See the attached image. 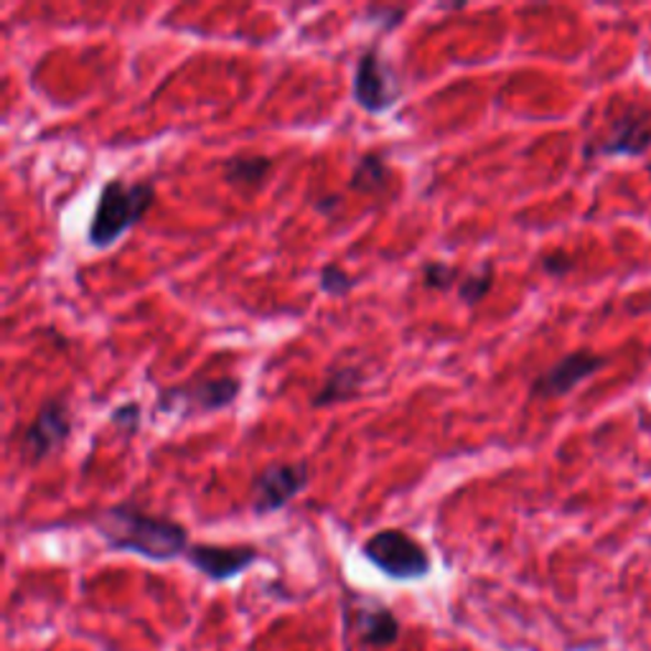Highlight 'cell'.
<instances>
[{"instance_id": "6da1fadb", "label": "cell", "mask_w": 651, "mask_h": 651, "mask_svg": "<svg viewBox=\"0 0 651 651\" xmlns=\"http://www.w3.org/2000/svg\"><path fill=\"white\" fill-rule=\"evenodd\" d=\"M95 530L105 540L107 550L138 555L151 563H171L192 547L184 524L171 517L145 512L130 501L97 512Z\"/></svg>"}, {"instance_id": "7a4b0ae2", "label": "cell", "mask_w": 651, "mask_h": 651, "mask_svg": "<svg viewBox=\"0 0 651 651\" xmlns=\"http://www.w3.org/2000/svg\"><path fill=\"white\" fill-rule=\"evenodd\" d=\"M155 204V186L151 181L110 178L97 196L87 240L95 250H107L122 240L130 229L148 217Z\"/></svg>"}, {"instance_id": "3957f363", "label": "cell", "mask_w": 651, "mask_h": 651, "mask_svg": "<svg viewBox=\"0 0 651 651\" xmlns=\"http://www.w3.org/2000/svg\"><path fill=\"white\" fill-rule=\"evenodd\" d=\"M361 555L369 565L394 583L423 581L433 571L427 550L402 530H379L361 545Z\"/></svg>"}, {"instance_id": "277c9868", "label": "cell", "mask_w": 651, "mask_h": 651, "mask_svg": "<svg viewBox=\"0 0 651 651\" xmlns=\"http://www.w3.org/2000/svg\"><path fill=\"white\" fill-rule=\"evenodd\" d=\"M242 379L235 375L219 377H196L192 382L173 384L159 392L155 410L176 417H196L211 415V412L227 410L240 398Z\"/></svg>"}, {"instance_id": "5b68a950", "label": "cell", "mask_w": 651, "mask_h": 651, "mask_svg": "<svg viewBox=\"0 0 651 651\" xmlns=\"http://www.w3.org/2000/svg\"><path fill=\"white\" fill-rule=\"evenodd\" d=\"M402 93H405L402 82L390 64L384 62V56L379 54V46L365 48L359 54L351 79L354 102L369 115H382L400 102Z\"/></svg>"}, {"instance_id": "8992f818", "label": "cell", "mask_w": 651, "mask_h": 651, "mask_svg": "<svg viewBox=\"0 0 651 651\" xmlns=\"http://www.w3.org/2000/svg\"><path fill=\"white\" fill-rule=\"evenodd\" d=\"M346 598L349 600L344 604V626L361 649L375 651L398 644L402 623L390 606L372 596H359V593H349Z\"/></svg>"}, {"instance_id": "52a82bcc", "label": "cell", "mask_w": 651, "mask_h": 651, "mask_svg": "<svg viewBox=\"0 0 651 651\" xmlns=\"http://www.w3.org/2000/svg\"><path fill=\"white\" fill-rule=\"evenodd\" d=\"M74 417L67 398H48L39 405L36 415L21 435V453L29 464H41L59 453L72 438Z\"/></svg>"}, {"instance_id": "ba28073f", "label": "cell", "mask_w": 651, "mask_h": 651, "mask_svg": "<svg viewBox=\"0 0 651 651\" xmlns=\"http://www.w3.org/2000/svg\"><path fill=\"white\" fill-rule=\"evenodd\" d=\"M651 148V115L626 107L604 135L585 143V159H641Z\"/></svg>"}, {"instance_id": "9c48e42d", "label": "cell", "mask_w": 651, "mask_h": 651, "mask_svg": "<svg viewBox=\"0 0 651 651\" xmlns=\"http://www.w3.org/2000/svg\"><path fill=\"white\" fill-rule=\"evenodd\" d=\"M311 484V468L306 460H285L270 464L252 479L250 507L254 514H275L285 509L295 497H301Z\"/></svg>"}, {"instance_id": "30bf717a", "label": "cell", "mask_w": 651, "mask_h": 651, "mask_svg": "<svg viewBox=\"0 0 651 651\" xmlns=\"http://www.w3.org/2000/svg\"><path fill=\"white\" fill-rule=\"evenodd\" d=\"M608 365L606 357L590 351V349H578L565 354L563 359H557L555 365H550L545 372H540L532 379L530 394L534 400H557L571 394L575 387L588 382L593 375H598L600 369Z\"/></svg>"}, {"instance_id": "8fae6325", "label": "cell", "mask_w": 651, "mask_h": 651, "mask_svg": "<svg viewBox=\"0 0 651 651\" xmlns=\"http://www.w3.org/2000/svg\"><path fill=\"white\" fill-rule=\"evenodd\" d=\"M184 557L206 581L227 583L250 571L260 560V550L254 545H192Z\"/></svg>"}, {"instance_id": "7c38bea8", "label": "cell", "mask_w": 651, "mask_h": 651, "mask_svg": "<svg viewBox=\"0 0 651 651\" xmlns=\"http://www.w3.org/2000/svg\"><path fill=\"white\" fill-rule=\"evenodd\" d=\"M365 369L357 365H339L332 367L326 372V379L321 382L318 392L311 398V405L321 408H334L341 405V402H351L361 394V387H365Z\"/></svg>"}, {"instance_id": "4fadbf2b", "label": "cell", "mask_w": 651, "mask_h": 651, "mask_svg": "<svg viewBox=\"0 0 651 651\" xmlns=\"http://www.w3.org/2000/svg\"><path fill=\"white\" fill-rule=\"evenodd\" d=\"M275 169V161L270 155L262 153H237L229 155L221 166V176L229 186L242 188V192H258V188L265 186L270 173Z\"/></svg>"}, {"instance_id": "5bb4252c", "label": "cell", "mask_w": 651, "mask_h": 651, "mask_svg": "<svg viewBox=\"0 0 651 651\" xmlns=\"http://www.w3.org/2000/svg\"><path fill=\"white\" fill-rule=\"evenodd\" d=\"M392 186V169L387 163V155L382 151H367L357 161V166L351 171V178L346 188L357 194L377 196L384 194Z\"/></svg>"}, {"instance_id": "9a60e30c", "label": "cell", "mask_w": 651, "mask_h": 651, "mask_svg": "<svg viewBox=\"0 0 651 651\" xmlns=\"http://www.w3.org/2000/svg\"><path fill=\"white\" fill-rule=\"evenodd\" d=\"M493 280H497V268H493V262H481L479 268L471 270V273H464V278H460V283L456 287L458 301L468 308H476L486 295L491 293Z\"/></svg>"}, {"instance_id": "2e32d148", "label": "cell", "mask_w": 651, "mask_h": 651, "mask_svg": "<svg viewBox=\"0 0 651 651\" xmlns=\"http://www.w3.org/2000/svg\"><path fill=\"white\" fill-rule=\"evenodd\" d=\"M460 278V268L451 265V262H441V260H431L423 265V287L425 291H433V293H448V291H456Z\"/></svg>"}, {"instance_id": "e0dca14e", "label": "cell", "mask_w": 651, "mask_h": 651, "mask_svg": "<svg viewBox=\"0 0 651 651\" xmlns=\"http://www.w3.org/2000/svg\"><path fill=\"white\" fill-rule=\"evenodd\" d=\"M318 285H321V291H324L326 295H332V299H341V295L354 291L357 278L346 273L341 265H336V262H328V265L321 268Z\"/></svg>"}, {"instance_id": "ac0fdd59", "label": "cell", "mask_w": 651, "mask_h": 651, "mask_svg": "<svg viewBox=\"0 0 651 651\" xmlns=\"http://www.w3.org/2000/svg\"><path fill=\"white\" fill-rule=\"evenodd\" d=\"M365 19L377 26L382 34H392L398 31L408 19V8L402 6H367Z\"/></svg>"}, {"instance_id": "d6986e66", "label": "cell", "mask_w": 651, "mask_h": 651, "mask_svg": "<svg viewBox=\"0 0 651 651\" xmlns=\"http://www.w3.org/2000/svg\"><path fill=\"white\" fill-rule=\"evenodd\" d=\"M540 268L545 270V273L552 275V278H565L575 268V262H573V258L567 252L552 250L547 254H542V258H540Z\"/></svg>"}, {"instance_id": "ffe728a7", "label": "cell", "mask_w": 651, "mask_h": 651, "mask_svg": "<svg viewBox=\"0 0 651 651\" xmlns=\"http://www.w3.org/2000/svg\"><path fill=\"white\" fill-rule=\"evenodd\" d=\"M110 420L115 425L126 427L128 435H135L138 427H140V405H138V402H128V405L115 408Z\"/></svg>"}, {"instance_id": "44dd1931", "label": "cell", "mask_w": 651, "mask_h": 651, "mask_svg": "<svg viewBox=\"0 0 651 651\" xmlns=\"http://www.w3.org/2000/svg\"><path fill=\"white\" fill-rule=\"evenodd\" d=\"M341 202H344L341 194H328V196H318V199L313 202V206H316V211L324 214V217L334 219L336 211H339L341 206H344Z\"/></svg>"}]
</instances>
